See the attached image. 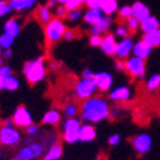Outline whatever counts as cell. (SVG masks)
Listing matches in <instances>:
<instances>
[{
	"label": "cell",
	"instance_id": "1",
	"mask_svg": "<svg viewBox=\"0 0 160 160\" xmlns=\"http://www.w3.org/2000/svg\"><path fill=\"white\" fill-rule=\"evenodd\" d=\"M109 102L95 94L94 97L82 100V104L79 106V118L82 120V122L95 125L107 120L109 117Z\"/></svg>",
	"mask_w": 160,
	"mask_h": 160
},
{
	"label": "cell",
	"instance_id": "2",
	"mask_svg": "<svg viewBox=\"0 0 160 160\" xmlns=\"http://www.w3.org/2000/svg\"><path fill=\"white\" fill-rule=\"evenodd\" d=\"M22 76L26 82L31 86H35L44 81L47 76V64L43 56H38L31 60H28L22 67Z\"/></svg>",
	"mask_w": 160,
	"mask_h": 160
},
{
	"label": "cell",
	"instance_id": "3",
	"mask_svg": "<svg viewBox=\"0 0 160 160\" xmlns=\"http://www.w3.org/2000/svg\"><path fill=\"white\" fill-rule=\"evenodd\" d=\"M23 141V134L20 128L3 124L0 126V146L4 148H18Z\"/></svg>",
	"mask_w": 160,
	"mask_h": 160
},
{
	"label": "cell",
	"instance_id": "4",
	"mask_svg": "<svg viewBox=\"0 0 160 160\" xmlns=\"http://www.w3.org/2000/svg\"><path fill=\"white\" fill-rule=\"evenodd\" d=\"M67 22L64 18H59V17H53L50 22H47L43 26V31H44V39L47 44H56L58 42H60L64 33L67 30Z\"/></svg>",
	"mask_w": 160,
	"mask_h": 160
},
{
	"label": "cell",
	"instance_id": "5",
	"mask_svg": "<svg viewBox=\"0 0 160 160\" xmlns=\"http://www.w3.org/2000/svg\"><path fill=\"white\" fill-rule=\"evenodd\" d=\"M82 120L78 116L76 117H67L64 121H61V139L68 143V145H74V143L79 142L78 138V132L81 128Z\"/></svg>",
	"mask_w": 160,
	"mask_h": 160
},
{
	"label": "cell",
	"instance_id": "6",
	"mask_svg": "<svg viewBox=\"0 0 160 160\" xmlns=\"http://www.w3.org/2000/svg\"><path fill=\"white\" fill-rule=\"evenodd\" d=\"M97 86H95L92 79L89 78H79L78 81L76 82L74 87H73V94L74 97L79 100H85L89 99L91 97H94L97 94Z\"/></svg>",
	"mask_w": 160,
	"mask_h": 160
},
{
	"label": "cell",
	"instance_id": "7",
	"mask_svg": "<svg viewBox=\"0 0 160 160\" xmlns=\"http://www.w3.org/2000/svg\"><path fill=\"white\" fill-rule=\"evenodd\" d=\"M128 74L133 78H143L146 74V61L137 58V56H129L128 59H125V70Z\"/></svg>",
	"mask_w": 160,
	"mask_h": 160
},
{
	"label": "cell",
	"instance_id": "8",
	"mask_svg": "<svg viewBox=\"0 0 160 160\" xmlns=\"http://www.w3.org/2000/svg\"><path fill=\"white\" fill-rule=\"evenodd\" d=\"M11 118H12L13 125L20 128V129H22V130L34 122L33 113H31V112L29 111V108L25 107V106L16 107L12 116H11Z\"/></svg>",
	"mask_w": 160,
	"mask_h": 160
},
{
	"label": "cell",
	"instance_id": "9",
	"mask_svg": "<svg viewBox=\"0 0 160 160\" xmlns=\"http://www.w3.org/2000/svg\"><path fill=\"white\" fill-rule=\"evenodd\" d=\"M92 81L97 86V90L100 92H107L113 86V77L109 72H95Z\"/></svg>",
	"mask_w": 160,
	"mask_h": 160
},
{
	"label": "cell",
	"instance_id": "10",
	"mask_svg": "<svg viewBox=\"0 0 160 160\" xmlns=\"http://www.w3.org/2000/svg\"><path fill=\"white\" fill-rule=\"evenodd\" d=\"M133 143V148L138 155H145L151 150V146H152V139L148 134L146 133H141L138 135H135L132 141Z\"/></svg>",
	"mask_w": 160,
	"mask_h": 160
},
{
	"label": "cell",
	"instance_id": "11",
	"mask_svg": "<svg viewBox=\"0 0 160 160\" xmlns=\"http://www.w3.org/2000/svg\"><path fill=\"white\" fill-rule=\"evenodd\" d=\"M133 46L134 42L130 37L126 38H121V41H118L116 44V50H115V58L116 59H121L125 60L130 56V53L133 52Z\"/></svg>",
	"mask_w": 160,
	"mask_h": 160
},
{
	"label": "cell",
	"instance_id": "12",
	"mask_svg": "<svg viewBox=\"0 0 160 160\" xmlns=\"http://www.w3.org/2000/svg\"><path fill=\"white\" fill-rule=\"evenodd\" d=\"M62 121V112L58 108H50L47 109L42 118H41V125L44 126H59Z\"/></svg>",
	"mask_w": 160,
	"mask_h": 160
},
{
	"label": "cell",
	"instance_id": "13",
	"mask_svg": "<svg viewBox=\"0 0 160 160\" xmlns=\"http://www.w3.org/2000/svg\"><path fill=\"white\" fill-rule=\"evenodd\" d=\"M108 99L115 103H124L132 99V90L128 86H117L109 90Z\"/></svg>",
	"mask_w": 160,
	"mask_h": 160
},
{
	"label": "cell",
	"instance_id": "14",
	"mask_svg": "<svg viewBox=\"0 0 160 160\" xmlns=\"http://www.w3.org/2000/svg\"><path fill=\"white\" fill-rule=\"evenodd\" d=\"M78 138H79V142H85V143L95 141V138H97V129H95V126L89 122H82L78 132Z\"/></svg>",
	"mask_w": 160,
	"mask_h": 160
},
{
	"label": "cell",
	"instance_id": "15",
	"mask_svg": "<svg viewBox=\"0 0 160 160\" xmlns=\"http://www.w3.org/2000/svg\"><path fill=\"white\" fill-rule=\"evenodd\" d=\"M116 44H117V41H116V37L115 34H104L102 37V42H100V46L99 48L102 50V52L107 55V56H113L115 55V50H116Z\"/></svg>",
	"mask_w": 160,
	"mask_h": 160
},
{
	"label": "cell",
	"instance_id": "16",
	"mask_svg": "<svg viewBox=\"0 0 160 160\" xmlns=\"http://www.w3.org/2000/svg\"><path fill=\"white\" fill-rule=\"evenodd\" d=\"M112 25V18H111V16H103V18L97 22L95 25L90 26L89 31H90V35H104L108 33V30Z\"/></svg>",
	"mask_w": 160,
	"mask_h": 160
},
{
	"label": "cell",
	"instance_id": "17",
	"mask_svg": "<svg viewBox=\"0 0 160 160\" xmlns=\"http://www.w3.org/2000/svg\"><path fill=\"white\" fill-rule=\"evenodd\" d=\"M8 3L12 8V12L22 13L34 9L38 4V0H8Z\"/></svg>",
	"mask_w": 160,
	"mask_h": 160
},
{
	"label": "cell",
	"instance_id": "18",
	"mask_svg": "<svg viewBox=\"0 0 160 160\" xmlns=\"http://www.w3.org/2000/svg\"><path fill=\"white\" fill-rule=\"evenodd\" d=\"M64 154V148L60 142H56L44 150L41 160H60Z\"/></svg>",
	"mask_w": 160,
	"mask_h": 160
},
{
	"label": "cell",
	"instance_id": "19",
	"mask_svg": "<svg viewBox=\"0 0 160 160\" xmlns=\"http://www.w3.org/2000/svg\"><path fill=\"white\" fill-rule=\"evenodd\" d=\"M21 30H22V25H21V21L17 17H11L4 22L3 31L4 33L11 34L14 38H17L21 34Z\"/></svg>",
	"mask_w": 160,
	"mask_h": 160
},
{
	"label": "cell",
	"instance_id": "20",
	"mask_svg": "<svg viewBox=\"0 0 160 160\" xmlns=\"http://www.w3.org/2000/svg\"><path fill=\"white\" fill-rule=\"evenodd\" d=\"M35 17L37 20L39 21V23H42V25L44 26L47 22H50L52 18H53V11L50 9L48 7H47L46 4L44 5H39L37 7V9H35Z\"/></svg>",
	"mask_w": 160,
	"mask_h": 160
},
{
	"label": "cell",
	"instance_id": "21",
	"mask_svg": "<svg viewBox=\"0 0 160 160\" xmlns=\"http://www.w3.org/2000/svg\"><path fill=\"white\" fill-rule=\"evenodd\" d=\"M151 51H152V48H151L146 42H143L142 39L138 42H135L133 46V55L137 56V58L143 59V60H146L151 55Z\"/></svg>",
	"mask_w": 160,
	"mask_h": 160
},
{
	"label": "cell",
	"instance_id": "22",
	"mask_svg": "<svg viewBox=\"0 0 160 160\" xmlns=\"http://www.w3.org/2000/svg\"><path fill=\"white\" fill-rule=\"evenodd\" d=\"M103 12L99 9H87L85 13H83V17H82V20H83V22L86 23L87 26H92V25H95L97 22H99L102 18H103Z\"/></svg>",
	"mask_w": 160,
	"mask_h": 160
},
{
	"label": "cell",
	"instance_id": "23",
	"mask_svg": "<svg viewBox=\"0 0 160 160\" xmlns=\"http://www.w3.org/2000/svg\"><path fill=\"white\" fill-rule=\"evenodd\" d=\"M132 12H133V17H135L139 22L150 16L148 7L145 3H142V2H135L132 5Z\"/></svg>",
	"mask_w": 160,
	"mask_h": 160
},
{
	"label": "cell",
	"instance_id": "24",
	"mask_svg": "<svg viewBox=\"0 0 160 160\" xmlns=\"http://www.w3.org/2000/svg\"><path fill=\"white\" fill-rule=\"evenodd\" d=\"M159 28H160L159 20L156 17H154V16H151V14L139 22V29L143 31V33H150V31L159 30Z\"/></svg>",
	"mask_w": 160,
	"mask_h": 160
},
{
	"label": "cell",
	"instance_id": "25",
	"mask_svg": "<svg viewBox=\"0 0 160 160\" xmlns=\"http://www.w3.org/2000/svg\"><path fill=\"white\" fill-rule=\"evenodd\" d=\"M100 11L106 16H112L118 11L117 0H100Z\"/></svg>",
	"mask_w": 160,
	"mask_h": 160
},
{
	"label": "cell",
	"instance_id": "26",
	"mask_svg": "<svg viewBox=\"0 0 160 160\" xmlns=\"http://www.w3.org/2000/svg\"><path fill=\"white\" fill-rule=\"evenodd\" d=\"M3 86H4V90L5 91H16L20 89L21 82H20V78L14 74H11L5 78H3Z\"/></svg>",
	"mask_w": 160,
	"mask_h": 160
},
{
	"label": "cell",
	"instance_id": "27",
	"mask_svg": "<svg viewBox=\"0 0 160 160\" xmlns=\"http://www.w3.org/2000/svg\"><path fill=\"white\" fill-rule=\"evenodd\" d=\"M142 41L146 42L151 48L159 47L160 46V33H159V30L150 31V33H145L143 37H142Z\"/></svg>",
	"mask_w": 160,
	"mask_h": 160
},
{
	"label": "cell",
	"instance_id": "28",
	"mask_svg": "<svg viewBox=\"0 0 160 160\" xmlns=\"http://www.w3.org/2000/svg\"><path fill=\"white\" fill-rule=\"evenodd\" d=\"M61 112H62V115L65 117H76V116L79 115V106L76 104L74 102L67 103V104H64Z\"/></svg>",
	"mask_w": 160,
	"mask_h": 160
},
{
	"label": "cell",
	"instance_id": "29",
	"mask_svg": "<svg viewBox=\"0 0 160 160\" xmlns=\"http://www.w3.org/2000/svg\"><path fill=\"white\" fill-rule=\"evenodd\" d=\"M42 133V125L41 124H37V122H33L31 125H29L28 128L23 129V134L26 137H37Z\"/></svg>",
	"mask_w": 160,
	"mask_h": 160
},
{
	"label": "cell",
	"instance_id": "30",
	"mask_svg": "<svg viewBox=\"0 0 160 160\" xmlns=\"http://www.w3.org/2000/svg\"><path fill=\"white\" fill-rule=\"evenodd\" d=\"M14 37H12L11 34L8 33H4L0 34V47L4 50V48H12L13 44H14Z\"/></svg>",
	"mask_w": 160,
	"mask_h": 160
},
{
	"label": "cell",
	"instance_id": "31",
	"mask_svg": "<svg viewBox=\"0 0 160 160\" xmlns=\"http://www.w3.org/2000/svg\"><path fill=\"white\" fill-rule=\"evenodd\" d=\"M83 17V13L81 9H74V11H69L67 17H65V21H68L69 23H78L79 21L82 20Z\"/></svg>",
	"mask_w": 160,
	"mask_h": 160
},
{
	"label": "cell",
	"instance_id": "32",
	"mask_svg": "<svg viewBox=\"0 0 160 160\" xmlns=\"http://www.w3.org/2000/svg\"><path fill=\"white\" fill-rule=\"evenodd\" d=\"M117 16H118V18L120 20H128L129 17H132L133 16V12H132V7L130 5H124L121 8H118V11H117Z\"/></svg>",
	"mask_w": 160,
	"mask_h": 160
},
{
	"label": "cell",
	"instance_id": "33",
	"mask_svg": "<svg viewBox=\"0 0 160 160\" xmlns=\"http://www.w3.org/2000/svg\"><path fill=\"white\" fill-rule=\"evenodd\" d=\"M146 87L148 90H156L160 87V74H154L151 76L147 82H146Z\"/></svg>",
	"mask_w": 160,
	"mask_h": 160
},
{
	"label": "cell",
	"instance_id": "34",
	"mask_svg": "<svg viewBox=\"0 0 160 160\" xmlns=\"http://www.w3.org/2000/svg\"><path fill=\"white\" fill-rule=\"evenodd\" d=\"M125 25L128 26V29H129L130 33H135V31L139 29V21L132 16V17H129L128 20H125Z\"/></svg>",
	"mask_w": 160,
	"mask_h": 160
},
{
	"label": "cell",
	"instance_id": "35",
	"mask_svg": "<svg viewBox=\"0 0 160 160\" xmlns=\"http://www.w3.org/2000/svg\"><path fill=\"white\" fill-rule=\"evenodd\" d=\"M12 13V8L8 3V0H0V17H5V16Z\"/></svg>",
	"mask_w": 160,
	"mask_h": 160
},
{
	"label": "cell",
	"instance_id": "36",
	"mask_svg": "<svg viewBox=\"0 0 160 160\" xmlns=\"http://www.w3.org/2000/svg\"><path fill=\"white\" fill-rule=\"evenodd\" d=\"M67 14H68V9L65 8V5H64V4H59L53 9V17H59V18H64V20H65Z\"/></svg>",
	"mask_w": 160,
	"mask_h": 160
},
{
	"label": "cell",
	"instance_id": "37",
	"mask_svg": "<svg viewBox=\"0 0 160 160\" xmlns=\"http://www.w3.org/2000/svg\"><path fill=\"white\" fill-rule=\"evenodd\" d=\"M129 34H130V31L126 25H118L115 30V37H118V38H126V37H129Z\"/></svg>",
	"mask_w": 160,
	"mask_h": 160
},
{
	"label": "cell",
	"instance_id": "38",
	"mask_svg": "<svg viewBox=\"0 0 160 160\" xmlns=\"http://www.w3.org/2000/svg\"><path fill=\"white\" fill-rule=\"evenodd\" d=\"M64 5H65V8L69 11H74V9H81V8L83 7L82 3H79L78 0H68L67 3H64Z\"/></svg>",
	"mask_w": 160,
	"mask_h": 160
},
{
	"label": "cell",
	"instance_id": "39",
	"mask_svg": "<svg viewBox=\"0 0 160 160\" xmlns=\"http://www.w3.org/2000/svg\"><path fill=\"white\" fill-rule=\"evenodd\" d=\"M76 38H77V31H76L74 29H72V28H67L65 33H64V37H62L64 41H67V42H73Z\"/></svg>",
	"mask_w": 160,
	"mask_h": 160
},
{
	"label": "cell",
	"instance_id": "40",
	"mask_svg": "<svg viewBox=\"0 0 160 160\" xmlns=\"http://www.w3.org/2000/svg\"><path fill=\"white\" fill-rule=\"evenodd\" d=\"M11 74H13V68L11 65H8V64H3V65L0 67V77L5 78Z\"/></svg>",
	"mask_w": 160,
	"mask_h": 160
},
{
	"label": "cell",
	"instance_id": "41",
	"mask_svg": "<svg viewBox=\"0 0 160 160\" xmlns=\"http://www.w3.org/2000/svg\"><path fill=\"white\" fill-rule=\"evenodd\" d=\"M120 141H121V135L115 133V134H111L109 137H108V145L109 146H117Z\"/></svg>",
	"mask_w": 160,
	"mask_h": 160
},
{
	"label": "cell",
	"instance_id": "42",
	"mask_svg": "<svg viewBox=\"0 0 160 160\" xmlns=\"http://www.w3.org/2000/svg\"><path fill=\"white\" fill-rule=\"evenodd\" d=\"M102 42V35H90L89 38V44L91 47H99Z\"/></svg>",
	"mask_w": 160,
	"mask_h": 160
},
{
	"label": "cell",
	"instance_id": "43",
	"mask_svg": "<svg viewBox=\"0 0 160 160\" xmlns=\"http://www.w3.org/2000/svg\"><path fill=\"white\" fill-rule=\"evenodd\" d=\"M85 5L87 9H100V0H87Z\"/></svg>",
	"mask_w": 160,
	"mask_h": 160
},
{
	"label": "cell",
	"instance_id": "44",
	"mask_svg": "<svg viewBox=\"0 0 160 160\" xmlns=\"http://www.w3.org/2000/svg\"><path fill=\"white\" fill-rule=\"evenodd\" d=\"M94 74H95V72H94L91 68H85V69L82 70V73H81V77H82V78H89V79H92Z\"/></svg>",
	"mask_w": 160,
	"mask_h": 160
},
{
	"label": "cell",
	"instance_id": "45",
	"mask_svg": "<svg viewBox=\"0 0 160 160\" xmlns=\"http://www.w3.org/2000/svg\"><path fill=\"white\" fill-rule=\"evenodd\" d=\"M115 68H116V70H118V72H124V70H125V60L116 59Z\"/></svg>",
	"mask_w": 160,
	"mask_h": 160
},
{
	"label": "cell",
	"instance_id": "46",
	"mask_svg": "<svg viewBox=\"0 0 160 160\" xmlns=\"http://www.w3.org/2000/svg\"><path fill=\"white\" fill-rule=\"evenodd\" d=\"M12 56H13V50H12V48H4V50H3L2 58H3L4 60H9Z\"/></svg>",
	"mask_w": 160,
	"mask_h": 160
},
{
	"label": "cell",
	"instance_id": "47",
	"mask_svg": "<svg viewBox=\"0 0 160 160\" xmlns=\"http://www.w3.org/2000/svg\"><path fill=\"white\" fill-rule=\"evenodd\" d=\"M46 5H47V7H48V8H50V9H52V11H53V9H55V8H56V7H58L59 4H58V2H56V0H47V3H46Z\"/></svg>",
	"mask_w": 160,
	"mask_h": 160
},
{
	"label": "cell",
	"instance_id": "48",
	"mask_svg": "<svg viewBox=\"0 0 160 160\" xmlns=\"http://www.w3.org/2000/svg\"><path fill=\"white\" fill-rule=\"evenodd\" d=\"M4 90V86H3V77H0V91Z\"/></svg>",
	"mask_w": 160,
	"mask_h": 160
},
{
	"label": "cell",
	"instance_id": "49",
	"mask_svg": "<svg viewBox=\"0 0 160 160\" xmlns=\"http://www.w3.org/2000/svg\"><path fill=\"white\" fill-rule=\"evenodd\" d=\"M3 158H4V154H3V148H2V146H0V160H3Z\"/></svg>",
	"mask_w": 160,
	"mask_h": 160
},
{
	"label": "cell",
	"instance_id": "50",
	"mask_svg": "<svg viewBox=\"0 0 160 160\" xmlns=\"http://www.w3.org/2000/svg\"><path fill=\"white\" fill-rule=\"evenodd\" d=\"M56 2H58V4H64V3H67L68 0H56Z\"/></svg>",
	"mask_w": 160,
	"mask_h": 160
},
{
	"label": "cell",
	"instance_id": "51",
	"mask_svg": "<svg viewBox=\"0 0 160 160\" xmlns=\"http://www.w3.org/2000/svg\"><path fill=\"white\" fill-rule=\"evenodd\" d=\"M94 160H106L104 158H103V156H98V158H95Z\"/></svg>",
	"mask_w": 160,
	"mask_h": 160
},
{
	"label": "cell",
	"instance_id": "52",
	"mask_svg": "<svg viewBox=\"0 0 160 160\" xmlns=\"http://www.w3.org/2000/svg\"><path fill=\"white\" fill-rule=\"evenodd\" d=\"M3 64H4V59H3V58H0V67H2Z\"/></svg>",
	"mask_w": 160,
	"mask_h": 160
},
{
	"label": "cell",
	"instance_id": "53",
	"mask_svg": "<svg viewBox=\"0 0 160 160\" xmlns=\"http://www.w3.org/2000/svg\"><path fill=\"white\" fill-rule=\"evenodd\" d=\"M16 160H38V159H16Z\"/></svg>",
	"mask_w": 160,
	"mask_h": 160
},
{
	"label": "cell",
	"instance_id": "54",
	"mask_svg": "<svg viewBox=\"0 0 160 160\" xmlns=\"http://www.w3.org/2000/svg\"><path fill=\"white\" fill-rule=\"evenodd\" d=\"M78 2H79V3H82V4H83V5H85V3H86V2H87V0H78Z\"/></svg>",
	"mask_w": 160,
	"mask_h": 160
},
{
	"label": "cell",
	"instance_id": "55",
	"mask_svg": "<svg viewBox=\"0 0 160 160\" xmlns=\"http://www.w3.org/2000/svg\"><path fill=\"white\" fill-rule=\"evenodd\" d=\"M2 52H3V48L0 47V58H2Z\"/></svg>",
	"mask_w": 160,
	"mask_h": 160
},
{
	"label": "cell",
	"instance_id": "56",
	"mask_svg": "<svg viewBox=\"0 0 160 160\" xmlns=\"http://www.w3.org/2000/svg\"><path fill=\"white\" fill-rule=\"evenodd\" d=\"M7 160H16V158H13V159H7Z\"/></svg>",
	"mask_w": 160,
	"mask_h": 160
},
{
	"label": "cell",
	"instance_id": "57",
	"mask_svg": "<svg viewBox=\"0 0 160 160\" xmlns=\"http://www.w3.org/2000/svg\"><path fill=\"white\" fill-rule=\"evenodd\" d=\"M159 33H160V28H159Z\"/></svg>",
	"mask_w": 160,
	"mask_h": 160
}]
</instances>
